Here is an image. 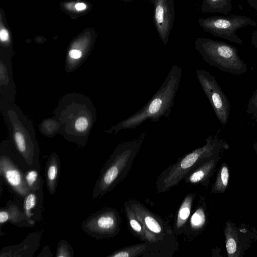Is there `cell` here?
<instances>
[{
	"label": "cell",
	"instance_id": "1",
	"mask_svg": "<svg viewBox=\"0 0 257 257\" xmlns=\"http://www.w3.org/2000/svg\"><path fill=\"white\" fill-rule=\"evenodd\" d=\"M60 123V134L67 141L84 147L96 121L97 112L92 100L77 92L67 93L53 111Z\"/></svg>",
	"mask_w": 257,
	"mask_h": 257
},
{
	"label": "cell",
	"instance_id": "2",
	"mask_svg": "<svg viewBox=\"0 0 257 257\" xmlns=\"http://www.w3.org/2000/svg\"><path fill=\"white\" fill-rule=\"evenodd\" d=\"M181 76V68L174 64L160 87L144 106L105 132L116 134L123 130L135 129L148 119L157 122L162 117H168L174 106Z\"/></svg>",
	"mask_w": 257,
	"mask_h": 257
},
{
	"label": "cell",
	"instance_id": "3",
	"mask_svg": "<svg viewBox=\"0 0 257 257\" xmlns=\"http://www.w3.org/2000/svg\"><path fill=\"white\" fill-rule=\"evenodd\" d=\"M9 139L30 169L40 170V149L32 121L14 103L0 102Z\"/></svg>",
	"mask_w": 257,
	"mask_h": 257
},
{
	"label": "cell",
	"instance_id": "4",
	"mask_svg": "<svg viewBox=\"0 0 257 257\" xmlns=\"http://www.w3.org/2000/svg\"><path fill=\"white\" fill-rule=\"evenodd\" d=\"M228 148V144L219 138L217 134L210 135L206 139L205 144L203 146L182 156L163 171L156 182L158 193L168 191L200 165L220 155L222 151Z\"/></svg>",
	"mask_w": 257,
	"mask_h": 257
},
{
	"label": "cell",
	"instance_id": "5",
	"mask_svg": "<svg viewBox=\"0 0 257 257\" xmlns=\"http://www.w3.org/2000/svg\"><path fill=\"white\" fill-rule=\"evenodd\" d=\"M145 133L120 144L104 164L92 191V198L102 197L121 182L129 173L138 155Z\"/></svg>",
	"mask_w": 257,
	"mask_h": 257
},
{
	"label": "cell",
	"instance_id": "6",
	"mask_svg": "<svg viewBox=\"0 0 257 257\" xmlns=\"http://www.w3.org/2000/svg\"><path fill=\"white\" fill-rule=\"evenodd\" d=\"M195 47L205 62L221 71L236 75L247 71V65L239 56L238 50L226 42L198 38Z\"/></svg>",
	"mask_w": 257,
	"mask_h": 257
},
{
	"label": "cell",
	"instance_id": "7",
	"mask_svg": "<svg viewBox=\"0 0 257 257\" xmlns=\"http://www.w3.org/2000/svg\"><path fill=\"white\" fill-rule=\"evenodd\" d=\"M30 168L9 138L0 144V174L17 195L24 198L29 192L25 173Z\"/></svg>",
	"mask_w": 257,
	"mask_h": 257
},
{
	"label": "cell",
	"instance_id": "8",
	"mask_svg": "<svg viewBox=\"0 0 257 257\" xmlns=\"http://www.w3.org/2000/svg\"><path fill=\"white\" fill-rule=\"evenodd\" d=\"M199 26L206 32L238 45L244 42L236 34L238 29L247 26L255 27V21L243 15L214 16L198 20Z\"/></svg>",
	"mask_w": 257,
	"mask_h": 257
},
{
	"label": "cell",
	"instance_id": "9",
	"mask_svg": "<svg viewBox=\"0 0 257 257\" xmlns=\"http://www.w3.org/2000/svg\"><path fill=\"white\" fill-rule=\"evenodd\" d=\"M121 219L114 208H103L88 216L81 224L83 231L97 239L111 238L120 231Z\"/></svg>",
	"mask_w": 257,
	"mask_h": 257
},
{
	"label": "cell",
	"instance_id": "10",
	"mask_svg": "<svg viewBox=\"0 0 257 257\" xmlns=\"http://www.w3.org/2000/svg\"><path fill=\"white\" fill-rule=\"evenodd\" d=\"M198 81L209 100L219 122L225 125L228 120L230 104L215 77L204 69H196Z\"/></svg>",
	"mask_w": 257,
	"mask_h": 257
},
{
	"label": "cell",
	"instance_id": "11",
	"mask_svg": "<svg viewBox=\"0 0 257 257\" xmlns=\"http://www.w3.org/2000/svg\"><path fill=\"white\" fill-rule=\"evenodd\" d=\"M127 201L135 211L137 218L151 234L159 241L163 240L167 237L169 231L163 220L150 211L139 201L133 199Z\"/></svg>",
	"mask_w": 257,
	"mask_h": 257
},
{
	"label": "cell",
	"instance_id": "12",
	"mask_svg": "<svg viewBox=\"0 0 257 257\" xmlns=\"http://www.w3.org/2000/svg\"><path fill=\"white\" fill-rule=\"evenodd\" d=\"M155 12V24L159 36L166 45L174 22V0H152Z\"/></svg>",
	"mask_w": 257,
	"mask_h": 257
},
{
	"label": "cell",
	"instance_id": "13",
	"mask_svg": "<svg viewBox=\"0 0 257 257\" xmlns=\"http://www.w3.org/2000/svg\"><path fill=\"white\" fill-rule=\"evenodd\" d=\"M12 54L1 51L0 102L14 103L17 94L13 79Z\"/></svg>",
	"mask_w": 257,
	"mask_h": 257
},
{
	"label": "cell",
	"instance_id": "14",
	"mask_svg": "<svg viewBox=\"0 0 257 257\" xmlns=\"http://www.w3.org/2000/svg\"><path fill=\"white\" fill-rule=\"evenodd\" d=\"M41 238V232H31L19 244L3 247L0 257H32L38 248Z\"/></svg>",
	"mask_w": 257,
	"mask_h": 257
},
{
	"label": "cell",
	"instance_id": "15",
	"mask_svg": "<svg viewBox=\"0 0 257 257\" xmlns=\"http://www.w3.org/2000/svg\"><path fill=\"white\" fill-rule=\"evenodd\" d=\"M42 183L38 188L30 190L24 197L23 204L26 219L30 226L39 221L41 218L43 201Z\"/></svg>",
	"mask_w": 257,
	"mask_h": 257
},
{
	"label": "cell",
	"instance_id": "16",
	"mask_svg": "<svg viewBox=\"0 0 257 257\" xmlns=\"http://www.w3.org/2000/svg\"><path fill=\"white\" fill-rule=\"evenodd\" d=\"M20 227H30L23 209V206L18 201H10L0 210L1 228L6 222Z\"/></svg>",
	"mask_w": 257,
	"mask_h": 257
},
{
	"label": "cell",
	"instance_id": "17",
	"mask_svg": "<svg viewBox=\"0 0 257 257\" xmlns=\"http://www.w3.org/2000/svg\"><path fill=\"white\" fill-rule=\"evenodd\" d=\"M220 159L221 156L218 155L206 161L184 178L183 180L185 182L191 184L200 183L207 187L210 178L213 175L216 165Z\"/></svg>",
	"mask_w": 257,
	"mask_h": 257
},
{
	"label": "cell",
	"instance_id": "18",
	"mask_svg": "<svg viewBox=\"0 0 257 257\" xmlns=\"http://www.w3.org/2000/svg\"><path fill=\"white\" fill-rule=\"evenodd\" d=\"M124 211L128 226L134 235L144 242L152 244L160 242L145 228L142 223L137 218L135 211L127 201L124 202Z\"/></svg>",
	"mask_w": 257,
	"mask_h": 257
},
{
	"label": "cell",
	"instance_id": "19",
	"mask_svg": "<svg viewBox=\"0 0 257 257\" xmlns=\"http://www.w3.org/2000/svg\"><path fill=\"white\" fill-rule=\"evenodd\" d=\"M61 170L60 161L58 154L52 153L48 157L45 167V178L48 191L54 194L56 190Z\"/></svg>",
	"mask_w": 257,
	"mask_h": 257
},
{
	"label": "cell",
	"instance_id": "20",
	"mask_svg": "<svg viewBox=\"0 0 257 257\" xmlns=\"http://www.w3.org/2000/svg\"><path fill=\"white\" fill-rule=\"evenodd\" d=\"M224 234L225 237V246L228 256H241L242 247L240 243L237 229L230 221H227L225 223Z\"/></svg>",
	"mask_w": 257,
	"mask_h": 257
},
{
	"label": "cell",
	"instance_id": "21",
	"mask_svg": "<svg viewBox=\"0 0 257 257\" xmlns=\"http://www.w3.org/2000/svg\"><path fill=\"white\" fill-rule=\"evenodd\" d=\"M196 193H190L183 199L178 211L174 223V230L177 234L184 231L187 223L190 217L192 203Z\"/></svg>",
	"mask_w": 257,
	"mask_h": 257
},
{
	"label": "cell",
	"instance_id": "22",
	"mask_svg": "<svg viewBox=\"0 0 257 257\" xmlns=\"http://www.w3.org/2000/svg\"><path fill=\"white\" fill-rule=\"evenodd\" d=\"M232 8V0H203L201 11L228 15Z\"/></svg>",
	"mask_w": 257,
	"mask_h": 257
},
{
	"label": "cell",
	"instance_id": "23",
	"mask_svg": "<svg viewBox=\"0 0 257 257\" xmlns=\"http://www.w3.org/2000/svg\"><path fill=\"white\" fill-rule=\"evenodd\" d=\"M151 245H154L147 242H144L132 245L118 249L107 257H136L146 253L150 249Z\"/></svg>",
	"mask_w": 257,
	"mask_h": 257
},
{
	"label": "cell",
	"instance_id": "24",
	"mask_svg": "<svg viewBox=\"0 0 257 257\" xmlns=\"http://www.w3.org/2000/svg\"><path fill=\"white\" fill-rule=\"evenodd\" d=\"M229 177L228 167L226 163H223L219 169L216 179L212 185L211 192L213 193H224L227 187Z\"/></svg>",
	"mask_w": 257,
	"mask_h": 257
},
{
	"label": "cell",
	"instance_id": "25",
	"mask_svg": "<svg viewBox=\"0 0 257 257\" xmlns=\"http://www.w3.org/2000/svg\"><path fill=\"white\" fill-rule=\"evenodd\" d=\"M61 125L55 116L44 119L39 124V130L43 136L52 138L60 133Z\"/></svg>",
	"mask_w": 257,
	"mask_h": 257
},
{
	"label": "cell",
	"instance_id": "26",
	"mask_svg": "<svg viewBox=\"0 0 257 257\" xmlns=\"http://www.w3.org/2000/svg\"><path fill=\"white\" fill-rule=\"evenodd\" d=\"M206 221L205 209L203 205L198 207L192 214L189 219L190 229L194 232L201 230L204 226Z\"/></svg>",
	"mask_w": 257,
	"mask_h": 257
},
{
	"label": "cell",
	"instance_id": "27",
	"mask_svg": "<svg viewBox=\"0 0 257 257\" xmlns=\"http://www.w3.org/2000/svg\"><path fill=\"white\" fill-rule=\"evenodd\" d=\"M25 181L30 191L38 188L44 180L40 176L39 170L36 169H29L25 173Z\"/></svg>",
	"mask_w": 257,
	"mask_h": 257
},
{
	"label": "cell",
	"instance_id": "28",
	"mask_svg": "<svg viewBox=\"0 0 257 257\" xmlns=\"http://www.w3.org/2000/svg\"><path fill=\"white\" fill-rule=\"evenodd\" d=\"M56 256L57 257H72L74 256L73 248L69 242L61 239L58 243Z\"/></svg>",
	"mask_w": 257,
	"mask_h": 257
},
{
	"label": "cell",
	"instance_id": "29",
	"mask_svg": "<svg viewBox=\"0 0 257 257\" xmlns=\"http://www.w3.org/2000/svg\"><path fill=\"white\" fill-rule=\"evenodd\" d=\"M245 113L249 115L257 124V88L248 101Z\"/></svg>",
	"mask_w": 257,
	"mask_h": 257
},
{
	"label": "cell",
	"instance_id": "30",
	"mask_svg": "<svg viewBox=\"0 0 257 257\" xmlns=\"http://www.w3.org/2000/svg\"><path fill=\"white\" fill-rule=\"evenodd\" d=\"M52 256L53 253L51 252L49 246L48 245L44 246L40 253L37 255L38 257H51Z\"/></svg>",
	"mask_w": 257,
	"mask_h": 257
},
{
	"label": "cell",
	"instance_id": "31",
	"mask_svg": "<svg viewBox=\"0 0 257 257\" xmlns=\"http://www.w3.org/2000/svg\"><path fill=\"white\" fill-rule=\"evenodd\" d=\"M251 43L254 48L257 50V29L251 34Z\"/></svg>",
	"mask_w": 257,
	"mask_h": 257
},
{
	"label": "cell",
	"instance_id": "32",
	"mask_svg": "<svg viewBox=\"0 0 257 257\" xmlns=\"http://www.w3.org/2000/svg\"><path fill=\"white\" fill-rule=\"evenodd\" d=\"M87 6L85 4L83 3H78L75 4V8L78 11H81L85 10Z\"/></svg>",
	"mask_w": 257,
	"mask_h": 257
},
{
	"label": "cell",
	"instance_id": "33",
	"mask_svg": "<svg viewBox=\"0 0 257 257\" xmlns=\"http://www.w3.org/2000/svg\"><path fill=\"white\" fill-rule=\"evenodd\" d=\"M248 5L255 10L257 11V0H245Z\"/></svg>",
	"mask_w": 257,
	"mask_h": 257
},
{
	"label": "cell",
	"instance_id": "34",
	"mask_svg": "<svg viewBox=\"0 0 257 257\" xmlns=\"http://www.w3.org/2000/svg\"><path fill=\"white\" fill-rule=\"evenodd\" d=\"M253 148L255 151V152L257 154V141L254 143V146H253Z\"/></svg>",
	"mask_w": 257,
	"mask_h": 257
},
{
	"label": "cell",
	"instance_id": "35",
	"mask_svg": "<svg viewBox=\"0 0 257 257\" xmlns=\"http://www.w3.org/2000/svg\"><path fill=\"white\" fill-rule=\"evenodd\" d=\"M125 1H128V0H125ZM129 1H130V0H129ZM131 1H132V0H131Z\"/></svg>",
	"mask_w": 257,
	"mask_h": 257
}]
</instances>
